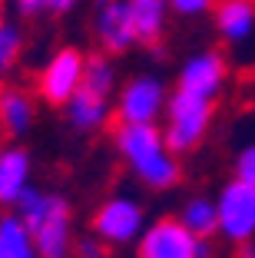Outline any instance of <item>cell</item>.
Listing matches in <instances>:
<instances>
[{
	"label": "cell",
	"mask_w": 255,
	"mask_h": 258,
	"mask_svg": "<svg viewBox=\"0 0 255 258\" xmlns=\"http://www.w3.org/2000/svg\"><path fill=\"white\" fill-rule=\"evenodd\" d=\"M30 175V156L23 149H4L0 152V202L10 205L23 196Z\"/></svg>",
	"instance_id": "cell-14"
},
{
	"label": "cell",
	"mask_w": 255,
	"mask_h": 258,
	"mask_svg": "<svg viewBox=\"0 0 255 258\" xmlns=\"http://www.w3.org/2000/svg\"><path fill=\"white\" fill-rule=\"evenodd\" d=\"M17 10H20V14H27V17H33V14H40V10H43V0H17Z\"/></svg>",
	"instance_id": "cell-22"
},
{
	"label": "cell",
	"mask_w": 255,
	"mask_h": 258,
	"mask_svg": "<svg viewBox=\"0 0 255 258\" xmlns=\"http://www.w3.org/2000/svg\"><path fill=\"white\" fill-rule=\"evenodd\" d=\"M163 106H166L163 83L152 76H139L120 93L116 113H120V122H152Z\"/></svg>",
	"instance_id": "cell-8"
},
{
	"label": "cell",
	"mask_w": 255,
	"mask_h": 258,
	"mask_svg": "<svg viewBox=\"0 0 255 258\" xmlns=\"http://www.w3.org/2000/svg\"><path fill=\"white\" fill-rule=\"evenodd\" d=\"M80 255L83 258H99V255H103V248H99L96 242H90V238H86V242L80 245Z\"/></svg>",
	"instance_id": "cell-23"
},
{
	"label": "cell",
	"mask_w": 255,
	"mask_h": 258,
	"mask_svg": "<svg viewBox=\"0 0 255 258\" xmlns=\"http://www.w3.org/2000/svg\"><path fill=\"white\" fill-rule=\"evenodd\" d=\"M23 212V225L30 228L37 255L43 258H67L70 251V209L60 196H46L40 189H23L17 199Z\"/></svg>",
	"instance_id": "cell-2"
},
{
	"label": "cell",
	"mask_w": 255,
	"mask_h": 258,
	"mask_svg": "<svg viewBox=\"0 0 255 258\" xmlns=\"http://www.w3.org/2000/svg\"><path fill=\"white\" fill-rule=\"evenodd\" d=\"M73 7H76V0H43V10H50V14H67Z\"/></svg>",
	"instance_id": "cell-21"
},
{
	"label": "cell",
	"mask_w": 255,
	"mask_h": 258,
	"mask_svg": "<svg viewBox=\"0 0 255 258\" xmlns=\"http://www.w3.org/2000/svg\"><path fill=\"white\" fill-rule=\"evenodd\" d=\"M93 228H96V235L106 238V242H129V238L139 235V228H143V209L133 202V199H110L96 212L93 219Z\"/></svg>",
	"instance_id": "cell-9"
},
{
	"label": "cell",
	"mask_w": 255,
	"mask_h": 258,
	"mask_svg": "<svg viewBox=\"0 0 255 258\" xmlns=\"http://www.w3.org/2000/svg\"><path fill=\"white\" fill-rule=\"evenodd\" d=\"M216 23L229 43H245L255 33V0H222L216 10Z\"/></svg>",
	"instance_id": "cell-12"
},
{
	"label": "cell",
	"mask_w": 255,
	"mask_h": 258,
	"mask_svg": "<svg viewBox=\"0 0 255 258\" xmlns=\"http://www.w3.org/2000/svg\"><path fill=\"white\" fill-rule=\"evenodd\" d=\"M179 14H202V10H209L212 0H169Z\"/></svg>",
	"instance_id": "cell-20"
},
{
	"label": "cell",
	"mask_w": 255,
	"mask_h": 258,
	"mask_svg": "<svg viewBox=\"0 0 255 258\" xmlns=\"http://www.w3.org/2000/svg\"><path fill=\"white\" fill-rule=\"evenodd\" d=\"M225 80V63L219 53H202V56H192V60L182 67V76H179V90H189V93H199V96L212 99L219 93Z\"/></svg>",
	"instance_id": "cell-11"
},
{
	"label": "cell",
	"mask_w": 255,
	"mask_h": 258,
	"mask_svg": "<svg viewBox=\"0 0 255 258\" xmlns=\"http://www.w3.org/2000/svg\"><path fill=\"white\" fill-rule=\"evenodd\" d=\"M96 37L110 53H123L126 46L136 43L133 14H129L126 4H120V0L103 4V10H99V17H96Z\"/></svg>",
	"instance_id": "cell-10"
},
{
	"label": "cell",
	"mask_w": 255,
	"mask_h": 258,
	"mask_svg": "<svg viewBox=\"0 0 255 258\" xmlns=\"http://www.w3.org/2000/svg\"><path fill=\"white\" fill-rule=\"evenodd\" d=\"M166 113H169V126H166L163 136L169 152H189L202 139L206 126L212 119V99L189 90H176L173 99L166 103Z\"/></svg>",
	"instance_id": "cell-4"
},
{
	"label": "cell",
	"mask_w": 255,
	"mask_h": 258,
	"mask_svg": "<svg viewBox=\"0 0 255 258\" xmlns=\"http://www.w3.org/2000/svg\"><path fill=\"white\" fill-rule=\"evenodd\" d=\"M166 4L169 0H129L126 7L133 14V27H136V40L139 43H156L163 33V20H166Z\"/></svg>",
	"instance_id": "cell-15"
},
{
	"label": "cell",
	"mask_w": 255,
	"mask_h": 258,
	"mask_svg": "<svg viewBox=\"0 0 255 258\" xmlns=\"http://www.w3.org/2000/svg\"><path fill=\"white\" fill-rule=\"evenodd\" d=\"M99 4H110V0H99Z\"/></svg>",
	"instance_id": "cell-25"
},
{
	"label": "cell",
	"mask_w": 255,
	"mask_h": 258,
	"mask_svg": "<svg viewBox=\"0 0 255 258\" xmlns=\"http://www.w3.org/2000/svg\"><path fill=\"white\" fill-rule=\"evenodd\" d=\"M209 248L192 235L182 219H159L139 238V258H206Z\"/></svg>",
	"instance_id": "cell-5"
},
{
	"label": "cell",
	"mask_w": 255,
	"mask_h": 258,
	"mask_svg": "<svg viewBox=\"0 0 255 258\" xmlns=\"http://www.w3.org/2000/svg\"><path fill=\"white\" fill-rule=\"evenodd\" d=\"M245 258H255V248H248V251H245Z\"/></svg>",
	"instance_id": "cell-24"
},
{
	"label": "cell",
	"mask_w": 255,
	"mask_h": 258,
	"mask_svg": "<svg viewBox=\"0 0 255 258\" xmlns=\"http://www.w3.org/2000/svg\"><path fill=\"white\" fill-rule=\"evenodd\" d=\"M116 146L123 159L133 166V172L152 189H169L179 179L173 152L166 146V136L152 122H120L116 129Z\"/></svg>",
	"instance_id": "cell-1"
},
{
	"label": "cell",
	"mask_w": 255,
	"mask_h": 258,
	"mask_svg": "<svg viewBox=\"0 0 255 258\" xmlns=\"http://www.w3.org/2000/svg\"><path fill=\"white\" fill-rule=\"evenodd\" d=\"M17 50H20V33L10 23H4V10H0V70H7L14 63Z\"/></svg>",
	"instance_id": "cell-18"
},
{
	"label": "cell",
	"mask_w": 255,
	"mask_h": 258,
	"mask_svg": "<svg viewBox=\"0 0 255 258\" xmlns=\"http://www.w3.org/2000/svg\"><path fill=\"white\" fill-rule=\"evenodd\" d=\"M219 212V232L232 242H245L255 235V185L235 179L232 185H225L222 196L216 202Z\"/></svg>",
	"instance_id": "cell-6"
},
{
	"label": "cell",
	"mask_w": 255,
	"mask_h": 258,
	"mask_svg": "<svg viewBox=\"0 0 255 258\" xmlns=\"http://www.w3.org/2000/svg\"><path fill=\"white\" fill-rule=\"evenodd\" d=\"M182 225L199 238H209L212 232L219 228V212L209 199H192V202L182 209Z\"/></svg>",
	"instance_id": "cell-17"
},
{
	"label": "cell",
	"mask_w": 255,
	"mask_h": 258,
	"mask_svg": "<svg viewBox=\"0 0 255 258\" xmlns=\"http://www.w3.org/2000/svg\"><path fill=\"white\" fill-rule=\"evenodd\" d=\"M83 60H86V56H83L80 50L67 46V50H60V53L40 70L37 93L50 103V106L70 103V96L76 93V86H80V80H83Z\"/></svg>",
	"instance_id": "cell-7"
},
{
	"label": "cell",
	"mask_w": 255,
	"mask_h": 258,
	"mask_svg": "<svg viewBox=\"0 0 255 258\" xmlns=\"http://www.w3.org/2000/svg\"><path fill=\"white\" fill-rule=\"evenodd\" d=\"M110 90H113V67L103 53H93L83 60V80L76 93L70 96V122L76 129H96L106 119L110 109Z\"/></svg>",
	"instance_id": "cell-3"
},
{
	"label": "cell",
	"mask_w": 255,
	"mask_h": 258,
	"mask_svg": "<svg viewBox=\"0 0 255 258\" xmlns=\"http://www.w3.org/2000/svg\"><path fill=\"white\" fill-rule=\"evenodd\" d=\"M0 258H37V245L30 238V228L20 219L0 222Z\"/></svg>",
	"instance_id": "cell-16"
},
{
	"label": "cell",
	"mask_w": 255,
	"mask_h": 258,
	"mask_svg": "<svg viewBox=\"0 0 255 258\" xmlns=\"http://www.w3.org/2000/svg\"><path fill=\"white\" fill-rule=\"evenodd\" d=\"M30 122H33L30 96L10 83H0V129L7 136H23Z\"/></svg>",
	"instance_id": "cell-13"
},
{
	"label": "cell",
	"mask_w": 255,
	"mask_h": 258,
	"mask_svg": "<svg viewBox=\"0 0 255 258\" xmlns=\"http://www.w3.org/2000/svg\"><path fill=\"white\" fill-rule=\"evenodd\" d=\"M235 179L255 185V146H245V149L235 156Z\"/></svg>",
	"instance_id": "cell-19"
}]
</instances>
